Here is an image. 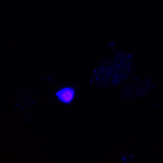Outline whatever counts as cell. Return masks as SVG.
<instances>
[{
    "mask_svg": "<svg viewBox=\"0 0 163 163\" xmlns=\"http://www.w3.org/2000/svg\"><path fill=\"white\" fill-rule=\"evenodd\" d=\"M74 92V90L70 88H65L57 92L56 95L62 102L69 103L73 98Z\"/></svg>",
    "mask_w": 163,
    "mask_h": 163,
    "instance_id": "1",
    "label": "cell"
}]
</instances>
